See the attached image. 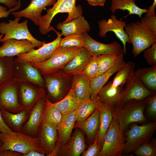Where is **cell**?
<instances>
[{
  "label": "cell",
  "mask_w": 156,
  "mask_h": 156,
  "mask_svg": "<svg viewBox=\"0 0 156 156\" xmlns=\"http://www.w3.org/2000/svg\"><path fill=\"white\" fill-rule=\"evenodd\" d=\"M76 0H57L53 7L46 10V14L42 16L38 25L41 34L45 35L50 31L52 27L51 22L54 16L59 13H66L68 16L62 22H69L73 19L82 15L83 9L81 5L76 6Z\"/></svg>",
  "instance_id": "obj_1"
},
{
  "label": "cell",
  "mask_w": 156,
  "mask_h": 156,
  "mask_svg": "<svg viewBox=\"0 0 156 156\" xmlns=\"http://www.w3.org/2000/svg\"><path fill=\"white\" fill-rule=\"evenodd\" d=\"M146 99L131 101L121 107H113V118L117 121L122 132L124 133L131 123L146 120L143 114L146 106Z\"/></svg>",
  "instance_id": "obj_2"
},
{
  "label": "cell",
  "mask_w": 156,
  "mask_h": 156,
  "mask_svg": "<svg viewBox=\"0 0 156 156\" xmlns=\"http://www.w3.org/2000/svg\"><path fill=\"white\" fill-rule=\"evenodd\" d=\"M45 84L46 97L52 103L58 102L65 97L71 88L72 75L61 69L42 75Z\"/></svg>",
  "instance_id": "obj_3"
},
{
  "label": "cell",
  "mask_w": 156,
  "mask_h": 156,
  "mask_svg": "<svg viewBox=\"0 0 156 156\" xmlns=\"http://www.w3.org/2000/svg\"><path fill=\"white\" fill-rule=\"evenodd\" d=\"M124 29L128 36V43L133 45L132 53L135 57L156 42V35L141 22L129 23Z\"/></svg>",
  "instance_id": "obj_4"
},
{
  "label": "cell",
  "mask_w": 156,
  "mask_h": 156,
  "mask_svg": "<svg viewBox=\"0 0 156 156\" xmlns=\"http://www.w3.org/2000/svg\"><path fill=\"white\" fill-rule=\"evenodd\" d=\"M1 139L2 144L0 147V151L10 149L23 154L35 150L46 155L41 146L39 137H31L21 132L14 135L1 132Z\"/></svg>",
  "instance_id": "obj_5"
},
{
  "label": "cell",
  "mask_w": 156,
  "mask_h": 156,
  "mask_svg": "<svg viewBox=\"0 0 156 156\" xmlns=\"http://www.w3.org/2000/svg\"><path fill=\"white\" fill-rule=\"evenodd\" d=\"M14 17V20H10L8 23L1 22L0 23V33L4 35L1 42L11 38L27 40L31 42L36 47L38 48L46 43L45 41L38 40L32 35L28 27L27 20L19 23L21 17Z\"/></svg>",
  "instance_id": "obj_6"
},
{
  "label": "cell",
  "mask_w": 156,
  "mask_h": 156,
  "mask_svg": "<svg viewBox=\"0 0 156 156\" xmlns=\"http://www.w3.org/2000/svg\"><path fill=\"white\" fill-rule=\"evenodd\" d=\"M82 48L59 46L49 59L33 66L39 69L42 75L56 72L66 65Z\"/></svg>",
  "instance_id": "obj_7"
},
{
  "label": "cell",
  "mask_w": 156,
  "mask_h": 156,
  "mask_svg": "<svg viewBox=\"0 0 156 156\" xmlns=\"http://www.w3.org/2000/svg\"><path fill=\"white\" fill-rule=\"evenodd\" d=\"M156 129L155 122L133 125L126 132L123 153L134 152L140 146L150 141Z\"/></svg>",
  "instance_id": "obj_8"
},
{
  "label": "cell",
  "mask_w": 156,
  "mask_h": 156,
  "mask_svg": "<svg viewBox=\"0 0 156 156\" xmlns=\"http://www.w3.org/2000/svg\"><path fill=\"white\" fill-rule=\"evenodd\" d=\"M116 120L113 118L104 136L99 156L122 155L125 140Z\"/></svg>",
  "instance_id": "obj_9"
},
{
  "label": "cell",
  "mask_w": 156,
  "mask_h": 156,
  "mask_svg": "<svg viewBox=\"0 0 156 156\" xmlns=\"http://www.w3.org/2000/svg\"><path fill=\"white\" fill-rule=\"evenodd\" d=\"M18 85L12 79L0 84V110L16 113L24 109L18 101Z\"/></svg>",
  "instance_id": "obj_10"
},
{
  "label": "cell",
  "mask_w": 156,
  "mask_h": 156,
  "mask_svg": "<svg viewBox=\"0 0 156 156\" xmlns=\"http://www.w3.org/2000/svg\"><path fill=\"white\" fill-rule=\"evenodd\" d=\"M125 87L116 106L122 107L133 100H144L155 94L146 88L139 80L135 71L125 83Z\"/></svg>",
  "instance_id": "obj_11"
},
{
  "label": "cell",
  "mask_w": 156,
  "mask_h": 156,
  "mask_svg": "<svg viewBox=\"0 0 156 156\" xmlns=\"http://www.w3.org/2000/svg\"><path fill=\"white\" fill-rule=\"evenodd\" d=\"M57 34V37L53 41L45 43L38 49L21 55L14 58L18 61L26 62L32 66L44 62L49 59L59 47L62 35L53 27Z\"/></svg>",
  "instance_id": "obj_12"
},
{
  "label": "cell",
  "mask_w": 156,
  "mask_h": 156,
  "mask_svg": "<svg viewBox=\"0 0 156 156\" xmlns=\"http://www.w3.org/2000/svg\"><path fill=\"white\" fill-rule=\"evenodd\" d=\"M12 79L18 82H29L44 88V82L40 70L29 63L14 59Z\"/></svg>",
  "instance_id": "obj_13"
},
{
  "label": "cell",
  "mask_w": 156,
  "mask_h": 156,
  "mask_svg": "<svg viewBox=\"0 0 156 156\" xmlns=\"http://www.w3.org/2000/svg\"><path fill=\"white\" fill-rule=\"evenodd\" d=\"M18 92L20 105L23 109L29 110L40 99L46 96L44 88L28 82L18 83Z\"/></svg>",
  "instance_id": "obj_14"
},
{
  "label": "cell",
  "mask_w": 156,
  "mask_h": 156,
  "mask_svg": "<svg viewBox=\"0 0 156 156\" xmlns=\"http://www.w3.org/2000/svg\"><path fill=\"white\" fill-rule=\"evenodd\" d=\"M98 23L99 35L101 38H104L108 32H113L123 44V54L126 53V43L128 42V36L124 29L127 25L126 23L118 20L114 15L113 14L107 20L103 19L99 21Z\"/></svg>",
  "instance_id": "obj_15"
},
{
  "label": "cell",
  "mask_w": 156,
  "mask_h": 156,
  "mask_svg": "<svg viewBox=\"0 0 156 156\" xmlns=\"http://www.w3.org/2000/svg\"><path fill=\"white\" fill-rule=\"evenodd\" d=\"M87 147L83 132L76 128L68 140L56 151L57 156H79Z\"/></svg>",
  "instance_id": "obj_16"
},
{
  "label": "cell",
  "mask_w": 156,
  "mask_h": 156,
  "mask_svg": "<svg viewBox=\"0 0 156 156\" xmlns=\"http://www.w3.org/2000/svg\"><path fill=\"white\" fill-rule=\"evenodd\" d=\"M46 97L40 99L30 111L28 118L23 124L21 132L33 137H38V131L41 122Z\"/></svg>",
  "instance_id": "obj_17"
},
{
  "label": "cell",
  "mask_w": 156,
  "mask_h": 156,
  "mask_svg": "<svg viewBox=\"0 0 156 156\" xmlns=\"http://www.w3.org/2000/svg\"><path fill=\"white\" fill-rule=\"evenodd\" d=\"M85 43L84 47L93 56L104 54H114L119 55L123 53L120 44L116 41L107 44L97 41L90 36L88 33L83 34Z\"/></svg>",
  "instance_id": "obj_18"
},
{
  "label": "cell",
  "mask_w": 156,
  "mask_h": 156,
  "mask_svg": "<svg viewBox=\"0 0 156 156\" xmlns=\"http://www.w3.org/2000/svg\"><path fill=\"white\" fill-rule=\"evenodd\" d=\"M57 0H31L30 3L21 11L12 12L10 14L14 16L24 17L31 20L38 25L43 10L47 6L53 5Z\"/></svg>",
  "instance_id": "obj_19"
},
{
  "label": "cell",
  "mask_w": 156,
  "mask_h": 156,
  "mask_svg": "<svg viewBox=\"0 0 156 156\" xmlns=\"http://www.w3.org/2000/svg\"><path fill=\"white\" fill-rule=\"evenodd\" d=\"M35 47L28 40L9 39L3 42L0 47V56H17L31 51Z\"/></svg>",
  "instance_id": "obj_20"
},
{
  "label": "cell",
  "mask_w": 156,
  "mask_h": 156,
  "mask_svg": "<svg viewBox=\"0 0 156 156\" xmlns=\"http://www.w3.org/2000/svg\"><path fill=\"white\" fill-rule=\"evenodd\" d=\"M38 137L40 140L41 146L49 156L55 149L57 139L56 127L53 125L42 120L38 131Z\"/></svg>",
  "instance_id": "obj_21"
},
{
  "label": "cell",
  "mask_w": 156,
  "mask_h": 156,
  "mask_svg": "<svg viewBox=\"0 0 156 156\" xmlns=\"http://www.w3.org/2000/svg\"><path fill=\"white\" fill-rule=\"evenodd\" d=\"M126 62L124 60V54L119 55L114 65L109 69L100 75L90 80V86L92 93L90 99H94L110 77L116 73Z\"/></svg>",
  "instance_id": "obj_22"
},
{
  "label": "cell",
  "mask_w": 156,
  "mask_h": 156,
  "mask_svg": "<svg viewBox=\"0 0 156 156\" xmlns=\"http://www.w3.org/2000/svg\"><path fill=\"white\" fill-rule=\"evenodd\" d=\"M76 119L75 110L62 115L60 121L56 127L57 132L56 150L61 145L66 143L70 137Z\"/></svg>",
  "instance_id": "obj_23"
},
{
  "label": "cell",
  "mask_w": 156,
  "mask_h": 156,
  "mask_svg": "<svg viewBox=\"0 0 156 156\" xmlns=\"http://www.w3.org/2000/svg\"><path fill=\"white\" fill-rule=\"evenodd\" d=\"M56 28L61 31L62 36L65 37L83 34L89 32L90 29L89 24L82 15L67 22H60L57 25Z\"/></svg>",
  "instance_id": "obj_24"
},
{
  "label": "cell",
  "mask_w": 156,
  "mask_h": 156,
  "mask_svg": "<svg viewBox=\"0 0 156 156\" xmlns=\"http://www.w3.org/2000/svg\"><path fill=\"white\" fill-rule=\"evenodd\" d=\"M83 101L81 100L77 96L75 90L71 88L68 94L62 100L52 103L46 98L45 104L55 108L62 115H64L75 110Z\"/></svg>",
  "instance_id": "obj_25"
},
{
  "label": "cell",
  "mask_w": 156,
  "mask_h": 156,
  "mask_svg": "<svg viewBox=\"0 0 156 156\" xmlns=\"http://www.w3.org/2000/svg\"><path fill=\"white\" fill-rule=\"evenodd\" d=\"M30 111L24 109L18 113H14L0 110L4 123L10 130L15 133L21 132L23 124L28 118Z\"/></svg>",
  "instance_id": "obj_26"
},
{
  "label": "cell",
  "mask_w": 156,
  "mask_h": 156,
  "mask_svg": "<svg viewBox=\"0 0 156 156\" xmlns=\"http://www.w3.org/2000/svg\"><path fill=\"white\" fill-rule=\"evenodd\" d=\"M94 56L86 48L82 47L79 52L61 69L65 73L71 75L81 73Z\"/></svg>",
  "instance_id": "obj_27"
},
{
  "label": "cell",
  "mask_w": 156,
  "mask_h": 156,
  "mask_svg": "<svg viewBox=\"0 0 156 156\" xmlns=\"http://www.w3.org/2000/svg\"><path fill=\"white\" fill-rule=\"evenodd\" d=\"M99 108L97 109L85 120L79 123L75 122L74 128L81 130L91 144L95 139L99 130Z\"/></svg>",
  "instance_id": "obj_28"
},
{
  "label": "cell",
  "mask_w": 156,
  "mask_h": 156,
  "mask_svg": "<svg viewBox=\"0 0 156 156\" xmlns=\"http://www.w3.org/2000/svg\"><path fill=\"white\" fill-rule=\"evenodd\" d=\"M90 81L81 72L72 75L71 88L75 90L77 96L82 101L90 99L92 93Z\"/></svg>",
  "instance_id": "obj_29"
},
{
  "label": "cell",
  "mask_w": 156,
  "mask_h": 156,
  "mask_svg": "<svg viewBox=\"0 0 156 156\" xmlns=\"http://www.w3.org/2000/svg\"><path fill=\"white\" fill-rule=\"evenodd\" d=\"M112 83V80L107 83L98 93L97 97L103 103L114 106L117 104L124 88L122 86L114 87Z\"/></svg>",
  "instance_id": "obj_30"
},
{
  "label": "cell",
  "mask_w": 156,
  "mask_h": 156,
  "mask_svg": "<svg viewBox=\"0 0 156 156\" xmlns=\"http://www.w3.org/2000/svg\"><path fill=\"white\" fill-rule=\"evenodd\" d=\"M113 107L101 102L97 143L102 146L105 134L113 119Z\"/></svg>",
  "instance_id": "obj_31"
},
{
  "label": "cell",
  "mask_w": 156,
  "mask_h": 156,
  "mask_svg": "<svg viewBox=\"0 0 156 156\" xmlns=\"http://www.w3.org/2000/svg\"><path fill=\"white\" fill-rule=\"evenodd\" d=\"M134 71L142 84L148 90L155 93L156 65L138 69Z\"/></svg>",
  "instance_id": "obj_32"
},
{
  "label": "cell",
  "mask_w": 156,
  "mask_h": 156,
  "mask_svg": "<svg viewBox=\"0 0 156 156\" xmlns=\"http://www.w3.org/2000/svg\"><path fill=\"white\" fill-rule=\"evenodd\" d=\"M135 0H112L110 10L114 14L118 9L128 12V15L135 14L142 18L143 14L146 13L148 9L141 8L135 3Z\"/></svg>",
  "instance_id": "obj_33"
},
{
  "label": "cell",
  "mask_w": 156,
  "mask_h": 156,
  "mask_svg": "<svg viewBox=\"0 0 156 156\" xmlns=\"http://www.w3.org/2000/svg\"><path fill=\"white\" fill-rule=\"evenodd\" d=\"M101 101L98 97L94 99L84 100L75 110L76 123L81 122L87 119L97 109L100 108Z\"/></svg>",
  "instance_id": "obj_34"
},
{
  "label": "cell",
  "mask_w": 156,
  "mask_h": 156,
  "mask_svg": "<svg viewBox=\"0 0 156 156\" xmlns=\"http://www.w3.org/2000/svg\"><path fill=\"white\" fill-rule=\"evenodd\" d=\"M135 67V64L132 62H126L116 72L115 76L112 80V86L116 87L123 86L134 71Z\"/></svg>",
  "instance_id": "obj_35"
},
{
  "label": "cell",
  "mask_w": 156,
  "mask_h": 156,
  "mask_svg": "<svg viewBox=\"0 0 156 156\" xmlns=\"http://www.w3.org/2000/svg\"><path fill=\"white\" fill-rule=\"evenodd\" d=\"M14 57L0 56V84L12 79Z\"/></svg>",
  "instance_id": "obj_36"
},
{
  "label": "cell",
  "mask_w": 156,
  "mask_h": 156,
  "mask_svg": "<svg viewBox=\"0 0 156 156\" xmlns=\"http://www.w3.org/2000/svg\"><path fill=\"white\" fill-rule=\"evenodd\" d=\"M119 56L114 54H107L96 56L98 66V71L96 76L110 68L114 65Z\"/></svg>",
  "instance_id": "obj_37"
},
{
  "label": "cell",
  "mask_w": 156,
  "mask_h": 156,
  "mask_svg": "<svg viewBox=\"0 0 156 156\" xmlns=\"http://www.w3.org/2000/svg\"><path fill=\"white\" fill-rule=\"evenodd\" d=\"M62 114L55 108L45 105L42 120L47 122L55 126H57L60 121Z\"/></svg>",
  "instance_id": "obj_38"
},
{
  "label": "cell",
  "mask_w": 156,
  "mask_h": 156,
  "mask_svg": "<svg viewBox=\"0 0 156 156\" xmlns=\"http://www.w3.org/2000/svg\"><path fill=\"white\" fill-rule=\"evenodd\" d=\"M85 41L83 34L70 35L61 38L59 47H84Z\"/></svg>",
  "instance_id": "obj_39"
},
{
  "label": "cell",
  "mask_w": 156,
  "mask_h": 156,
  "mask_svg": "<svg viewBox=\"0 0 156 156\" xmlns=\"http://www.w3.org/2000/svg\"><path fill=\"white\" fill-rule=\"evenodd\" d=\"M138 156H155L156 141L154 138L140 146L134 152Z\"/></svg>",
  "instance_id": "obj_40"
},
{
  "label": "cell",
  "mask_w": 156,
  "mask_h": 156,
  "mask_svg": "<svg viewBox=\"0 0 156 156\" xmlns=\"http://www.w3.org/2000/svg\"><path fill=\"white\" fill-rule=\"evenodd\" d=\"M98 71V66L96 56H94L87 64L81 73L90 80L96 76Z\"/></svg>",
  "instance_id": "obj_41"
},
{
  "label": "cell",
  "mask_w": 156,
  "mask_h": 156,
  "mask_svg": "<svg viewBox=\"0 0 156 156\" xmlns=\"http://www.w3.org/2000/svg\"><path fill=\"white\" fill-rule=\"evenodd\" d=\"M99 130L94 142L89 146L81 155V156H99L102 146L97 143Z\"/></svg>",
  "instance_id": "obj_42"
},
{
  "label": "cell",
  "mask_w": 156,
  "mask_h": 156,
  "mask_svg": "<svg viewBox=\"0 0 156 156\" xmlns=\"http://www.w3.org/2000/svg\"><path fill=\"white\" fill-rule=\"evenodd\" d=\"M145 60L150 65H156V42L143 51Z\"/></svg>",
  "instance_id": "obj_43"
},
{
  "label": "cell",
  "mask_w": 156,
  "mask_h": 156,
  "mask_svg": "<svg viewBox=\"0 0 156 156\" xmlns=\"http://www.w3.org/2000/svg\"><path fill=\"white\" fill-rule=\"evenodd\" d=\"M146 102L148 115L151 118H155L156 116V94L146 98Z\"/></svg>",
  "instance_id": "obj_44"
},
{
  "label": "cell",
  "mask_w": 156,
  "mask_h": 156,
  "mask_svg": "<svg viewBox=\"0 0 156 156\" xmlns=\"http://www.w3.org/2000/svg\"><path fill=\"white\" fill-rule=\"evenodd\" d=\"M141 22L156 35V16H150L146 14L141 18Z\"/></svg>",
  "instance_id": "obj_45"
},
{
  "label": "cell",
  "mask_w": 156,
  "mask_h": 156,
  "mask_svg": "<svg viewBox=\"0 0 156 156\" xmlns=\"http://www.w3.org/2000/svg\"><path fill=\"white\" fill-rule=\"evenodd\" d=\"M22 153L10 149L0 151V156H22Z\"/></svg>",
  "instance_id": "obj_46"
},
{
  "label": "cell",
  "mask_w": 156,
  "mask_h": 156,
  "mask_svg": "<svg viewBox=\"0 0 156 156\" xmlns=\"http://www.w3.org/2000/svg\"><path fill=\"white\" fill-rule=\"evenodd\" d=\"M18 3L17 0H0V3L4 4L9 9L16 6Z\"/></svg>",
  "instance_id": "obj_47"
},
{
  "label": "cell",
  "mask_w": 156,
  "mask_h": 156,
  "mask_svg": "<svg viewBox=\"0 0 156 156\" xmlns=\"http://www.w3.org/2000/svg\"><path fill=\"white\" fill-rule=\"evenodd\" d=\"M0 129L2 133H7L11 135H14L16 133L10 130L4 123L2 119L0 112Z\"/></svg>",
  "instance_id": "obj_48"
},
{
  "label": "cell",
  "mask_w": 156,
  "mask_h": 156,
  "mask_svg": "<svg viewBox=\"0 0 156 156\" xmlns=\"http://www.w3.org/2000/svg\"><path fill=\"white\" fill-rule=\"evenodd\" d=\"M10 14V11L7 10V8L2 6L0 3V18H7Z\"/></svg>",
  "instance_id": "obj_49"
},
{
  "label": "cell",
  "mask_w": 156,
  "mask_h": 156,
  "mask_svg": "<svg viewBox=\"0 0 156 156\" xmlns=\"http://www.w3.org/2000/svg\"><path fill=\"white\" fill-rule=\"evenodd\" d=\"M44 153L35 150L30 151L24 154H22V156H44Z\"/></svg>",
  "instance_id": "obj_50"
},
{
  "label": "cell",
  "mask_w": 156,
  "mask_h": 156,
  "mask_svg": "<svg viewBox=\"0 0 156 156\" xmlns=\"http://www.w3.org/2000/svg\"><path fill=\"white\" fill-rule=\"evenodd\" d=\"M21 0H18V3L17 5L12 8L9 9V10L11 12H12L15 11L19 10L21 7Z\"/></svg>",
  "instance_id": "obj_51"
},
{
  "label": "cell",
  "mask_w": 156,
  "mask_h": 156,
  "mask_svg": "<svg viewBox=\"0 0 156 156\" xmlns=\"http://www.w3.org/2000/svg\"><path fill=\"white\" fill-rule=\"evenodd\" d=\"M91 5L96 6L99 5V4L96 0H86Z\"/></svg>",
  "instance_id": "obj_52"
},
{
  "label": "cell",
  "mask_w": 156,
  "mask_h": 156,
  "mask_svg": "<svg viewBox=\"0 0 156 156\" xmlns=\"http://www.w3.org/2000/svg\"><path fill=\"white\" fill-rule=\"evenodd\" d=\"M152 4L149 8V10L151 11H154L156 7V0H153Z\"/></svg>",
  "instance_id": "obj_53"
},
{
  "label": "cell",
  "mask_w": 156,
  "mask_h": 156,
  "mask_svg": "<svg viewBox=\"0 0 156 156\" xmlns=\"http://www.w3.org/2000/svg\"><path fill=\"white\" fill-rule=\"evenodd\" d=\"M99 6H103L104 5L106 0H96Z\"/></svg>",
  "instance_id": "obj_54"
},
{
  "label": "cell",
  "mask_w": 156,
  "mask_h": 156,
  "mask_svg": "<svg viewBox=\"0 0 156 156\" xmlns=\"http://www.w3.org/2000/svg\"><path fill=\"white\" fill-rule=\"evenodd\" d=\"M1 132H2L1 131L0 129V146H1L2 145V143L1 139Z\"/></svg>",
  "instance_id": "obj_55"
},
{
  "label": "cell",
  "mask_w": 156,
  "mask_h": 156,
  "mask_svg": "<svg viewBox=\"0 0 156 156\" xmlns=\"http://www.w3.org/2000/svg\"><path fill=\"white\" fill-rule=\"evenodd\" d=\"M3 35L2 34H1L0 35V42H1V41L2 40Z\"/></svg>",
  "instance_id": "obj_56"
},
{
  "label": "cell",
  "mask_w": 156,
  "mask_h": 156,
  "mask_svg": "<svg viewBox=\"0 0 156 156\" xmlns=\"http://www.w3.org/2000/svg\"></svg>",
  "instance_id": "obj_57"
}]
</instances>
